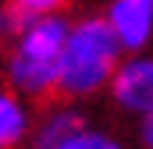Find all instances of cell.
Segmentation results:
<instances>
[{
	"label": "cell",
	"mask_w": 153,
	"mask_h": 149,
	"mask_svg": "<svg viewBox=\"0 0 153 149\" xmlns=\"http://www.w3.org/2000/svg\"><path fill=\"white\" fill-rule=\"evenodd\" d=\"M85 121H89L85 103L64 100V96H53V100H46L43 110L32 117V131H29L25 149H53L57 142H64L75 128H82Z\"/></svg>",
	"instance_id": "cell-5"
},
{
	"label": "cell",
	"mask_w": 153,
	"mask_h": 149,
	"mask_svg": "<svg viewBox=\"0 0 153 149\" xmlns=\"http://www.w3.org/2000/svg\"><path fill=\"white\" fill-rule=\"evenodd\" d=\"M132 139H135V149H153V114L132 121Z\"/></svg>",
	"instance_id": "cell-9"
},
{
	"label": "cell",
	"mask_w": 153,
	"mask_h": 149,
	"mask_svg": "<svg viewBox=\"0 0 153 149\" xmlns=\"http://www.w3.org/2000/svg\"><path fill=\"white\" fill-rule=\"evenodd\" d=\"M107 100L128 121H139V117L153 114V53L150 50L121 57L114 78L107 85Z\"/></svg>",
	"instance_id": "cell-3"
},
{
	"label": "cell",
	"mask_w": 153,
	"mask_h": 149,
	"mask_svg": "<svg viewBox=\"0 0 153 149\" xmlns=\"http://www.w3.org/2000/svg\"><path fill=\"white\" fill-rule=\"evenodd\" d=\"M125 50L103 14H82L71 18L68 39H64V60H61V85L57 96L75 100V103H93L107 96V85L114 78Z\"/></svg>",
	"instance_id": "cell-2"
},
{
	"label": "cell",
	"mask_w": 153,
	"mask_h": 149,
	"mask_svg": "<svg viewBox=\"0 0 153 149\" xmlns=\"http://www.w3.org/2000/svg\"><path fill=\"white\" fill-rule=\"evenodd\" d=\"M53 149H128V142L117 135L114 128H103V124L85 121L82 128H75L64 142H57Z\"/></svg>",
	"instance_id": "cell-7"
},
{
	"label": "cell",
	"mask_w": 153,
	"mask_h": 149,
	"mask_svg": "<svg viewBox=\"0 0 153 149\" xmlns=\"http://www.w3.org/2000/svg\"><path fill=\"white\" fill-rule=\"evenodd\" d=\"M68 25H71L68 14L29 18L4 43V82L29 103H46L57 96Z\"/></svg>",
	"instance_id": "cell-1"
},
{
	"label": "cell",
	"mask_w": 153,
	"mask_h": 149,
	"mask_svg": "<svg viewBox=\"0 0 153 149\" xmlns=\"http://www.w3.org/2000/svg\"><path fill=\"white\" fill-rule=\"evenodd\" d=\"M7 4L29 21V18H46V14H64L71 0H7Z\"/></svg>",
	"instance_id": "cell-8"
},
{
	"label": "cell",
	"mask_w": 153,
	"mask_h": 149,
	"mask_svg": "<svg viewBox=\"0 0 153 149\" xmlns=\"http://www.w3.org/2000/svg\"><path fill=\"white\" fill-rule=\"evenodd\" d=\"M100 14L125 53H139L153 46V0H103Z\"/></svg>",
	"instance_id": "cell-4"
},
{
	"label": "cell",
	"mask_w": 153,
	"mask_h": 149,
	"mask_svg": "<svg viewBox=\"0 0 153 149\" xmlns=\"http://www.w3.org/2000/svg\"><path fill=\"white\" fill-rule=\"evenodd\" d=\"M32 117H36L32 103L4 82L0 85V149H25Z\"/></svg>",
	"instance_id": "cell-6"
}]
</instances>
